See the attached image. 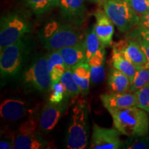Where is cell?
I'll return each instance as SVG.
<instances>
[{"mask_svg":"<svg viewBox=\"0 0 149 149\" xmlns=\"http://www.w3.org/2000/svg\"><path fill=\"white\" fill-rule=\"evenodd\" d=\"M113 125L122 135L127 137L146 136L149 131L147 112L137 107L109 111Z\"/></svg>","mask_w":149,"mask_h":149,"instance_id":"1","label":"cell"},{"mask_svg":"<svg viewBox=\"0 0 149 149\" xmlns=\"http://www.w3.org/2000/svg\"><path fill=\"white\" fill-rule=\"evenodd\" d=\"M41 38L44 48L49 51L75 45L84 40L81 33L72 24L56 21L46 24L42 30Z\"/></svg>","mask_w":149,"mask_h":149,"instance_id":"2","label":"cell"},{"mask_svg":"<svg viewBox=\"0 0 149 149\" xmlns=\"http://www.w3.org/2000/svg\"><path fill=\"white\" fill-rule=\"evenodd\" d=\"M88 115L89 107L85 101L79 100L74 104L66 136L67 148L84 149L87 146Z\"/></svg>","mask_w":149,"mask_h":149,"instance_id":"3","label":"cell"},{"mask_svg":"<svg viewBox=\"0 0 149 149\" xmlns=\"http://www.w3.org/2000/svg\"><path fill=\"white\" fill-rule=\"evenodd\" d=\"M31 51V42L27 37L0 50V72L1 77H14L22 70Z\"/></svg>","mask_w":149,"mask_h":149,"instance_id":"4","label":"cell"},{"mask_svg":"<svg viewBox=\"0 0 149 149\" xmlns=\"http://www.w3.org/2000/svg\"><path fill=\"white\" fill-rule=\"evenodd\" d=\"M31 22L25 15L13 12L5 15L0 22V50L17 42L31 32Z\"/></svg>","mask_w":149,"mask_h":149,"instance_id":"5","label":"cell"},{"mask_svg":"<svg viewBox=\"0 0 149 149\" xmlns=\"http://www.w3.org/2000/svg\"><path fill=\"white\" fill-rule=\"evenodd\" d=\"M22 82L30 91L45 93L52 85L51 75L47 68V55H39L33 57L23 74Z\"/></svg>","mask_w":149,"mask_h":149,"instance_id":"6","label":"cell"},{"mask_svg":"<svg viewBox=\"0 0 149 149\" xmlns=\"http://www.w3.org/2000/svg\"><path fill=\"white\" fill-rule=\"evenodd\" d=\"M103 7L106 14L121 32H127L138 25L140 17L124 0H109Z\"/></svg>","mask_w":149,"mask_h":149,"instance_id":"7","label":"cell"},{"mask_svg":"<svg viewBox=\"0 0 149 149\" xmlns=\"http://www.w3.org/2000/svg\"><path fill=\"white\" fill-rule=\"evenodd\" d=\"M46 140L37 130V122L33 117L20 124L15 132V149H43L51 148Z\"/></svg>","mask_w":149,"mask_h":149,"instance_id":"8","label":"cell"},{"mask_svg":"<svg viewBox=\"0 0 149 149\" xmlns=\"http://www.w3.org/2000/svg\"><path fill=\"white\" fill-rule=\"evenodd\" d=\"M121 133L115 128H104L94 124L90 148L118 149L122 148L123 141Z\"/></svg>","mask_w":149,"mask_h":149,"instance_id":"9","label":"cell"},{"mask_svg":"<svg viewBox=\"0 0 149 149\" xmlns=\"http://www.w3.org/2000/svg\"><path fill=\"white\" fill-rule=\"evenodd\" d=\"M70 98L69 97H66L63 101L58 103L48 101L46 104L42 109L39 120V125L42 132L48 133L53 130L68 108Z\"/></svg>","mask_w":149,"mask_h":149,"instance_id":"10","label":"cell"},{"mask_svg":"<svg viewBox=\"0 0 149 149\" xmlns=\"http://www.w3.org/2000/svg\"><path fill=\"white\" fill-rule=\"evenodd\" d=\"M113 48L122 53L137 68H148V59L137 41L133 40L120 41L115 43Z\"/></svg>","mask_w":149,"mask_h":149,"instance_id":"11","label":"cell"},{"mask_svg":"<svg viewBox=\"0 0 149 149\" xmlns=\"http://www.w3.org/2000/svg\"><path fill=\"white\" fill-rule=\"evenodd\" d=\"M57 6L68 23L79 26L84 20L86 13L85 0H59Z\"/></svg>","mask_w":149,"mask_h":149,"instance_id":"12","label":"cell"},{"mask_svg":"<svg viewBox=\"0 0 149 149\" xmlns=\"http://www.w3.org/2000/svg\"><path fill=\"white\" fill-rule=\"evenodd\" d=\"M100 100L108 111L114 109L137 107V97L135 93H111L100 95Z\"/></svg>","mask_w":149,"mask_h":149,"instance_id":"13","label":"cell"},{"mask_svg":"<svg viewBox=\"0 0 149 149\" xmlns=\"http://www.w3.org/2000/svg\"><path fill=\"white\" fill-rule=\"evenodd\" d=\"M96 22L94 25V30L100 39L101 44L104 46H111L113 43L114 34V24L111 21L105 11L97 10L94 13Z\"/></svg>","mask_w":149,"mask_h":149,"instance_id":"14","label":"cell"},{"mask_svg":"<svg viewBox=\"0 0 149 149\" xmlns=\"http://www.w3.org/2000/svg\"><path fill=\"white\" fill-rule=\"evenodd\" d=\"M29 113L26 102L19 100L8 99L0 106V115L2 118L8 121H16L23 118Z\"/></svg>","mask_w":149,"mask_h":149,"instance_id":"15","label":"cell"},{"mask_svg":"<svg viewBox=\"0 0 149 149\" xmlns=\"http://www.w3.org/2000/svg\"><path fill=\"white\" fill-rule=\"evenodd\" d=\"M58 51L64 59L66 68H72L81 63L87 62L84 41L75 45L61 48Z\"/></svg>","mask_w":149,"mask_h":149,"instance_id":"16","label":"cell"},{"mask_svg":"<svg viewBox=\"0 0 149 149\" xmlns=\"http://www.w3.org/2000/svg\"><path fill=\"white\" fill-rule=\"evenodd\" d=\"M106 58L105 46H101L97 51L88 61L90 66L91 79L93 83H100L105 77L104 64Z\"/></svg>","mask_w":149,"mask_h":149,"instance_id":"17","label":"cell"},{"mask_svg":"<svg viewBox=\"0 0 149 149\" xmlns=\"http://www.w3.org/2000/svg\"><path fill=\"white\" fill-rule=\"evenodd\" d=\"M47 68L52 84L60 81L61 77L66 71V66L58 51H50L47 54Z\"/></svg>","mask_w":149,"mask_h":149,"instance_id":"18","label":"cell"},{"mask_svg":"<svg viewBox=\"0 0 149 149\" xmlns=\"http://www.w3.org/2000/svg\"><path fill=\"white\" fill-rule=\"evenodd\" d=\"M130 86L131 82L126 74L116 68H111L108 78V86L111 93H128Z\"/></svg>","mask_w":149,"mask_h":149,"instance_id":"19","label":"cell"},{"mask_svg":"<svg viewBox=\"0 0 149 149\" xmlns=\"http://www.w3.org/2000/svg\"><path fill=\"white\" fill-rule=\"evenodd\" d=\"M111 64L113 68H116L117 70L126 74L129 78L132 84L137 72V67L130 62L128 59H126L122 53L114 48H113V52H112Z\"/></svg>","mask_w":149,"mask_h":149,"instance_id":"20","label":"cell"},{"mask_svg":"<svg viewBox=\"0 0 149 149\" xmlns=\"http://www.w3.org/2000/svg\"><path fill=\"white\" fill-rule=\"evenodd\" d=\"M72 75L81 90V95H86L90 88L91 70L88 62L81 63L72 68Z\"/></svg>","mask_w":149,"mask_h":149,"instance_id":"21","label":"cell"},{"mask_svg":"<svg viewBox=\"0 0 149 149\" xmlns=\"http://www.w3.org/2000/svg\"><path fill=\"white\" fill-rule=\"evenodd\" d=\"M86 50V61L90 59L95 53L98 51L99 48L101 47L102 44L100 39L97 35L94 27L91 29L85 35L84 40Z\"/></svg>","mask_w":149,"mask_h":149,"instance_id":"22","label":"cell"},{"mask_svg":"<svg viewBox=\"0 0 149 149\" xmlns=\"http://www.w3.org/2000/svg\"><path fill=\"white\" fill-rule=\"evenodd\" d=\"M59 81L64 86L67 95L69 97L72 98L78 95L81 94L79 86L77 85L72 75V68H66Z\"/></svg>","mask_w":149,"mask_h":149,"instance_id":"23","label":"cell"},{"mask_svg":"<svg viewBox=\"0 0 149 149\" xmlns=\"http://www.w3.org/2000/svg\"><path fill=\"white\" fill-rule=\"evenodd\" d=\"M25 3L37 15L44 14L58 6L59 0H24Z\"/></svg>","mask_w":149,"mask_h":149,"instance_id":"24","label":"cell"},{"mask_svg":"<svg viewBox=\"0 0 149 149\" xmlns=\"http://www.w3.org/2000/svg\"><path fill=\"white\" fill-rule=\"evenodd\" d=\"M149 85V68H138L133 81L130 86L129 92L135 93L146 86Z\"/></svg>","mask_w":149,"mask_h":149,"instance_id":"25","label":"cell"},{"mask_svg":"<svg viewBox=\"0 0 149 149\" xmlns=\"http://www.w3.org/2000/svg\"><path fill=\"white\" fill-rule=\"evenodd\" d=\"M122 148L128 149H148L149 148V137L134 136L128 137L123 142Z\"/></svg>","mask_w":149,"mask_h":149,"instance_id":"26","label":"cell"},{"mask_svg":"<svg viewBox=\"0 0 149 149\" xmlns=\"http://www.w3.org/2000/svg\"><path fill=\"white\" fill-rule=\"evenodd\" d=\"M50 91H51V94H50L48 101L53 102V103H58L63 101L66 97H68L64 86L60 81L52 84Z\"/></svg>","mask_w":149,"mask_h":149,"instance_id":"27","label":"cell"},{"mask_svg":"<svg viewBox=\"0 0 149 149\" xmlns=\"http://www.w3.org/2000/svg\"><path fill=\"white\" fill-rule=\"evenodd\" d=\"M139 17L149 11V2L147 0H124Z\"/></svg>","mask_w":149,"mask_h":149,"instance_id":"28","label":"cell"},{"mask_svg":"<svg viewBox=\"0 0 149 149\" xmlns=\"http://www.w3.org/2000/svg\"><path fill=\"white\" fill-rule=\"evenodd\" d=\"M137 97V107L149 113V85L136 91Z\"/></svg>","mask_w":149,"mask_h":149,"instance_id":"29","label":"cell"},{"mask_svg":"<svg viewBox=\"0 0 149 149\" xmlns=\"http://www.w3.org/2000/svg\"><path fill=\"white\" fill-rule=\"evenodd\" d=\"M15 132L10 133L8 130L6 135L3 133V138L1 137L0 141V148L1 149H11L14 148Z\"/></svg>","mask_w":149,"mask_h":149,"instance_id":"30","label":"cell"},{"mask_svg":"<svg viewBox=\"0 0 149 149\" xmlns=\"http://www.w3.org/2000/svg\"><path fill=\"white\" fill-rule=\"evenodd\" d=\"M130 38H135L136 40H141L149 42V29L139 30L136 29L130 35Z\"/></svg>","mask_w":149,"mask_h":149,"instance_id":"31","label":"cell"},{"mask_svg":"<svg viewBox=\"0 0 149 149\" xmlns=\"http://www.w3.org/2000/svg\"><path fill=\"white\" fill-rule=\"evenodd\" d=\"M138 28L137 29L139 30H146L149 29V11L144 15L141 17L139 19V22L138 24Z\"/></svg>","mask_w":149,"mask_h":149,"instance_id":"32","label":"cell"},{"mask_svg":"<svg viewBox=\"0 0 149 149\" xmlns=\"http://www.w3.org/2000/svg\"><path fill=\"white\" fill-rule=\"evenodd\" d=\"M136 41L138 42L139 45L141 46V48H142V50L144 52L145 55L146 56L147 59H148V68H149V42H147L146 41L141 40H137Z\"/></svg>","mask_w":149,"mask_h":149,"instance_id":"33","label":"cell"},{"mask_svg":"<svg viewBox=\"0 0 149 149\" xmlns=\"http://www.w3.org/2000/svg\"><path fill=\"white\" fill-rule=\"evenodd\" d=\"M97 2L99 3H101V4H104V3L106 2V1H109V0H96Z\"/></svg>","mask_w":149,"mask_h":149,"instance_id":"34","label":"cell"},{"mask_svg":"<svg viewBox=\"0 0 149 149\" xmlns=\"http://www.w3.org/2000/svg\"><path fill=\"white\" fill-rule=\"evenodd\" d=\"M88 1H91V2H97L96 0H88Z\"/></svg>","mask_w":149,"mask_h":149,"instance_id":"35","label":"cell"},{"mask_svg":"<svg viewBox=\"0 0 149 149\" xmlns=\"http://www.w3.org/2000/svg\"><path fill=\"white\" fill-rule=\"evenodd\" d=\"M147 1H148V2H149V0H147Z\"/></svg>","mask_w":149,"mask_h":149,"instance_id":"36","label":"cell"}]
</instances>
